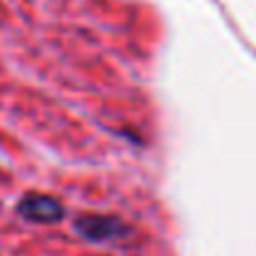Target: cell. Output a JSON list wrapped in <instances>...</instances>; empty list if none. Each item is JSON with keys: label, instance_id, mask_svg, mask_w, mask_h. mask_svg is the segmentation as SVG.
<instances>
[{"label": "cell", "instance_id": "cell-1", "mask_svg": "<svg viewBox=\"0 0 256 256\" xmlns=\"http://www.w3.org/2000/svg\"><path fill=\"white\" fill-rule=\"evenodd\" d=\"M18 214H22L25 219L30 222H38V224H52L58 219H62L65 209L62 204L55 199V196H48V194H25L20 202H18Z\"/></svg>", "mask_w": 256, "mask_h": 256}, {"label": "cell", "instance_id": "cell-2", "mask_svg": "<svg viewBox=\"0 0 256 256\" xmlns=\"http://www.w3.org/2000/svg\"><path fill=\"white\" fill-rule=\"evenodd\" d=\"M75 229L90 239V242H107V239H117L127 232V226L117 219V216H100V214H87L75 222Z\"/></svg>", "mask_w": 256, "mask_h": 256}]
</instances>
